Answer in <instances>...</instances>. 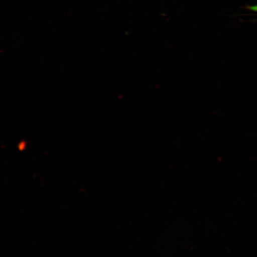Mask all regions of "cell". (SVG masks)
Wrapping results in <instances>:
<instances>
[{"instance_id":"6da1fadb","label":"cell","mask_w":257,"mask_h":257,"mask_svg":"<svg viewBox=\"0 0 257 257\" xmlns=\"http://www.w3.org/2000/svg\"><path fill=\"white\" fill-rule=\"evenodd\" d=\"M248 9L250 10V11L257 12V5L249 6Z\"/></svg>"}]
</instances>
